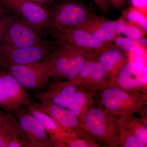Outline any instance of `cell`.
Wrapping results in <instances>:
<instances>
[{"mask_svg": "<svg viewBox=\"0 0 147 147\" xmlns=\"http://www.w3.org/2000/svg\"><path fill=\"white\" fill-rule=\"evenodd\" d=\"M85 126L99 146L119 147V116L93 105L86 117Z\"/></svg>", "mask_w": 147, "mask_h": 147, "instance_id": "1", "label": "cell"}, {"mask_svg": "<svg viewBox=\"0 0 147 147\" xmlns=\"http://www.w3.org/2000/svg\"><path fill=\"white\" fill-rule=\"evenodd\" d=\"M96 93H99L100 107L119 117L143 113L147 103V92L126 91L114 85Z\"/></svg>", "mask_w": 147, "mask_h": 147, "instance_id": "2", "label": "cell"}, {"mask_svg": "<svg viewBox=\"0 0 147 147\" xmlns=\"http://www.w3.org/2000/svg\"><path fill=\"white\" fill-rule=\"evenodd\" d=\"M51 29L65 31L80 26L95 12L76 0H60L47 9Z\"/></svg>", "mask_w": 147, "mask_h": 147, "instance_id": "3", "label": "cell"}, {"mask_svg": "<svg viewBox=\"0 0 147 147\" xmlns=\"http://www.w3.org/2000/svg\"><path fill=\"white\" fill-rule=\"evenodd\" d=\"M49 57L51 62V79L61 80L74 79L90 58L83 50L65 43H57Z\"/></svg>", "mask_w": 147, "mask_h": 147, "instance_id": "4", "label": "cell"}, {"mask_svg": "<svg viewBox=\"0 0 147 147\" xmlns=\"http://www.w3.org/2000/svg\"><path fill=\"white\" fill-rule=\"evenodd\" d=\"M57 43L43 40L30 47L0 49V70L14 66L24 65L45 59L50 56Z\"/></svg>", "mask_w": 147, "mask_h": 147, "instance_id": "5", "label": "cell"}, {"mask_svg": "<svg viewBox=\"0 0 147 147\" xmlns=\"http://www.w3.org/2000/svg\"><path fill=\"white\" fill-rule=\"evenodd\" d=\"M32 95L6 69L0 70V109L14 111L31 102Z\"/></svg>", "mask_w": 147, "mask_h": 147, "instance_id": "6", "label": "cell"}, {"mask_svg": "<svg viewBox=\"0 0 147 147\" xmlns=\"http://www.w3.org/2000/svg\"><path fill=\"white\" fill-rule=\"evenodd\" d=\"M27 90L43 88L51 79V62L48 57L42 61L14 66L7 69Z\"/></svg>", "mask_w": 147, "mask_h": 147, "instance_id": "7", "label": "cell"}, {"mask_svg": "<svg viewBox=\"0 0 147 147\" xmlns=\"http://www.w3.org/2000/svg\"><path fill=\"white\" fill-rule=\"evenodd\" d=\"M50 30L57 43L68 44L77 47L86 53L90 58H97L102 50L110 46L81 28H75L62 32L53 29Z\"/></svg>", "mask_w": 147, "mask_h": 147, "instance_id": "8", "label": "cell"}, {"mask_svg": "<svg viewBox=\"0 0 147 147\" xmlns=\"http://www.w3.org/2000/svg\"><path fill=\"white\" fill-rule=\"evenodd\" d=\"M32 102L36 108L50 116L62 128L72 130L79 138L98 145L84 127L79 118L68 108L50 102L33 100Z\"/></svg>", "mask_w": 147, "mask_h": 147, "instance_id": "9", "label": "cell"}, {"mask_svg": "<svg viewBox=\"0 0 147 147\" xmlns=\"http://www.w3.org/2000/svg\"><path fill=\"white\" fill-rule=\"evenodd\" d=\"M41 33L17 16L12 17L0 49H12L30 47L43 41Z\"/></svg>", "mask_w": 147, "mask_h": 147, "instance_id": "10", "label": "cell"}, {"mask_svg": "<svg viewBox=\"0 0 147 147\" xmlns=\"http://www.w3.org/2000/svg\"><path fill=\"white\" fill-rule=\"evenodd\" d=\"M1 2L38 32L41 33L44 29H51L47 9L41 6L26 0H1Z\"/></svg>", "mask_w": 147, "mask_h": 147, "instance_id": "11", "label": "cell"}, {"mask_svg": "<svg viewBox=\"0 0 147 147\" xmlns=\"http://www.w3.org/2000/svg\"><path fill=\"white\" fill-rule=\"evenodd\" d=\"M78 88L72 80L52 79L43 88L34 90L32 96L39 102L67 108Z\"/></svg>", "mask_w": 147, "mask_h": 147, "instance_id": "12", "label": "cell"}, {"mask_svg": "<svg viewBox=\"0 0 147 147\" xmlns=\"http://www.w3.org/2000/svg\"><path fill=\"white\" fill-rule=\"evenodd\" d=\"M78 87L95 93L113 85L97 58H88L72 79Z\"/></svg>", "mask_w": 147, "mask_h": 147, "instance_id": "13", "label": "cell"}, {"mask_svg": "<svg viewBox=\"0 0 147 147\" xmlns=\"http://www.w3.org/2000/svg\"><path fill=\"white\" fill-rule=\"evenodd\" d=\"M113 85L126 91L147 92V65L127 62L119 71Z\"/></svg>", "mask_w": 147, "mask_h": 147, "instance_id": "14", "label": "cell"}, {"mask_svg": "<svg viewBox=\"0 0 147 147\" xmlns=\"http://www.w3.org/2000/svg\"><path fill=\"white\" fill-rule=\"evenodd\" d=\"M34 147H53L49 135L38 120L22 107L12 113Z\"/></svg>", "mask_w": 147, "mask_h": 147, "instance_id": "15", "label": "cell"}, {"mask_svg": "<svg viewBox=\"0 0 147 147\" xmlns=\"http://www.w3.org/2000/svg\"><path fill=\"white\" fill-rule=\"evenodd\" d=\"M116 25L117 20H109L95 13L77 28L84 29L98 40L112 46L117 36Z\"/></svg>", "mask_w": 147, "mask_h": 147, "instance_id": "16", "label": "cell"}, {"mask_svg": "<svg viewBox=\"0 0 147 147\" xmlns=\"http://www.w3.org/2000/svg\"><path fill=\"white\" fill-rule=\"evenodd\" d=\"M97 58L106 75L114 85L119 71L128 62L127 55L122 50L113 45L106 47L98 55Z\"/></svg>", "mask_w": 147, "mask_h": 147, "instance_id": "17", "label": "cell"}, {"mask_svg": "<svg viewBox=\"0 0 147 147\" xmlns=\"http://www.w3.org/2000/svg\"><path fill=\"white\" fill-rule=\"evenodd\" d=\"M23 107L42 124L50 137L53 147H64V139L69 130L62 128L52 118L36 108L32 102Z\"/></svg>", "mask_w": 147, "mask_h": 147, "instance_id": "18", "label": "cell"}, {"mask_svg": "<svg viewBox=\"0 0 147 147\" xmlns=\"http://www.w3.org/2000/svg\"><path fill=\"white\" fill-rule=\"evenodd\" d=\"M94 96V94L78 87L67 108L77 116L86 129L85 120L88 112L93 105Z\"/></svg>", "mask_w": 147, "mask_h": 147, "instance_id": "19", "label": "cell"}, {"mask_svg": "<svg viewBox=\"0 0 147 147\" xmlns=\"http://www.w3.org/2000/svg\"><path fill=\"white\" fill-rule=\"evenodd\" d=\"M120 126L131 131L135 137L147 147V126L143 123L142 119L134 115L119 117Z\"/></svg>", "mask_w": 147, "mask_h": 147, "instance_id": "20", "label": "cell"}, {"mask_svg": "<svg viewBox=\"0 0 147 147\" xmlns=\"http://www.w3.org/2000/svg\"><path fill=\"white\" fill-rule=\"evenodd\" d=\"M16 137L27 138L17 120L11 113L7 119L0 127V147H8L11 141Z\"/></svg>", "mask_w": 147, "mask_h": 147, "instance_id": "21", "label": "cell"}, {"mask_svg": "<svg viewBox=\"0 0 147 147\" xmlns=\"http://www.w3.org/2000/svg\"><path fill=\"white\" fill-rule=\"evenodd\" d=\"M116 31L117 36L123 34L126 37L134 40L144 38L147 33L142 28L126 21L121 16L117 20Z\"/></svg>", "mask_w": 147, "mask_h": 147, "instance_id": "22", "label": "cell"}, {"mask_svg": "<svg viewBox=\"0 0 147 147\" xmlns=\"http://www.w3.org/2000/svg\"><path fill=\"white\" fill-rule=\"evenodd\" d=\"M121 16L126 21L147 31V15L141 11L134 7H130L123 11Z\"/></svg>", "mask_w": 147, "mask_h": 147, "instance_id": "23", "label": "cell"}, {"mask_svg": "<svg viewBox=\"0 0 147 147\" xmlns=\"http://www.w3.org/2000/svg\"><path fill=\"white\" fill-rule=\"evenodd\" d=\"M119 139L120 147H146L131 131L121 127H120Z\"/></svg>", "mask_w": 147, "mask_h": 147, "instance_id": "24", "label": "cell"}, {"mask_svg": "<svg viewBox=\"0 0 147 147\" xmlns=\"http://www.w3.org/2000/svg\"><path fill=\"white\" fill-rule=\"evenodd\" d=\"M113 45L122 50L127 55L135 48L142 46L140 45L139 39H131L126 37H123L121 36H116L113 41Z\"/></svg>", "mask_w": 147, "mask_h": 147, "instance_id": "25", "label": "cell"}, {"mask_svg": "<svg viewBox=\"0 0 147 147\" xmlns=\"http://www.w3.org/2000/svg\"><path fill=\"white\" fill-rule=\"evenodd\" d=\"M65 147H97L99 146L77 137L73 131L69 130L63 142Z\"/></svg>", "mask_w": 147, "mask_h": 147, "instance_id": "26", "label": "cell"}, {"mask_svg": "<svg viewBox=\"0 0 147 147\" xmlns=\"http://www.w3.org/2000/svg\"><path fill=\"white\" fill-rule=\"evenodd\" d=\"M12 16L7 14L1 8L0 9V44L2 42Z\"/></svg>", "mask_w": 147, "mask_h": 147, "instance_id": "27", "label": "cell"}, {"mask_svg": "<svg viewBox=\"0 0 147 147\" xmlns=\"http://www.w3.org/2000/svg\"><path fill=\"white\" fill-rule=\"evenodd\" d=\"M8 147H34V146L28 138L16 137L11 141Z\"/></svg>", "mask_w": 147, "mask_h": 147, "instance_id": "28", "label": "cell"}, {"mask_svg": "<svg viewBox=\"0 0 147 147\" xmlns=\"http://www.w3.org/2000/svg\"><path fill=\"white\" fill-rule=\"evenodd\" d=\"M131 1L133 7L147 15V0H131Z\"/></svg>", "mask_w": 147, "mask_h": 147, "instance_id": "29", "label": "cell"}, {"mask_svg": "<svg viewBox=\"0 0 147 147\" xmlns=\"http://www.w3.org/2000/svg\"><path fill=\"white\" fill-rule=\"evenodd\" d=\"M98 9L103 13H107L110 10V4L108 0H93Z\"/></svg>", "mask_w": 147, "mask_h": 147, "instance_id": "30", "label": "cell"}, {"mask_svg": "<svg viewBox=\"0 0 147 147\" xmlns=\"http://www.w3.org/2000/svg\"><path fill=\"white\" fill-rule=\"evenodd\" d=\"M110 4L117 9H121L126 4L127 0H108Z\"/></svg>", "mask_w": 147, "mask_h": 147, "instance_id": "31", "label": "cell"}, {"mask_svg": "<svg viewBox=\"0 0 147 147\" xmlns=\"http://www.w3.org/2000/svg\"><path fill=\"white\" fill-rule=\"evenodd\" d=\"M11 113H5L0 109V127L5 123Z\"/></svg>", "mask_w": 147, "mask_h": 147, "instance_id": "32", "label": "cell"}, {"mask_svg": "<svg viewBox=\"0 0 147 147\" xmlns=\"http://www.w3.org/2000/svg\"><path fill=\"white\" fill-rule=\"evenodd\" d=\"M26 1L34 3L42 7L43 5H48L50 3H52L53 2L54 0H26Z\"/></svg>", "mask_w": 147, "mask_h": 147, "instance_id": "33", "label": "cell"}, {"mask_svg": "<svg viewBox=\"0 0 147 147\" xmlns=\"http://www.w3.org/2000/svg\"><path fill=\"white\" fill-rule=\"evenodd\" d=\"M2 8V5L1 2V0H0V9Z\"/></svg>", "mask_w": 147, "mask_h": 147, "instance_id": "34", "label": "cell"}]
</instances>
